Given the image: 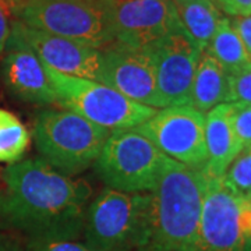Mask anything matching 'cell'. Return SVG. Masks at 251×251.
I'll return each instance as SVG.
<instances>
[{
    "label": "cell",
    "instance_id": "6da1fadb",
    "mask_svg": "<svg viewBox=\"0 0 251 251\" xmlns=\"http://www.w3.org/2000/svg\"><path fill=\"white\" fill-rule=\"evenodd\" d=\"M0 177V230L27 243L81 240L94 197L88 181L62 175L42 158L9 165Z\"/></svg>",
    "mask_w": 251,
    "mask_h": 251
},
{
    "label": "cell",
    "instance_id": "7a4b0ae2",
    "mask_svg": "<svg viewBox=\"0 0 251 251\" xmlns=\"http://www.w3.org/2000/svg\"><path fill=\"white\" fill-rule=\"evenodd\" d=\"M206 176L201 169L168 159L152 191V212L135 251H196L200 240Z\"/></svg>",
    "mask_w": 251,
    "mask_h": 251
},
{
    "label": "cell",
    "instance_id": "3957f363",
    "mask_svg": "<svg viewBox=\"0 0 251 251\" xmlns=\"http://www.w3.org/2000/svg\"><path fill=\"white\" fill-rule=\"evenodd\" d=\"M152 212V193L103 188L91 200L80 242L91 251H135Z\"/></svg>",
    "mask_w": 251,
    "mask_h": 251
},
{
    "label": "cell",
    "instance_id": "277c9868",
    "mask_svg": "<svg viewBox=\"0 0 251 251\" xmlns=\"http://www.w3.org/2000/svg\"><path fill=\"white\" fill-rule=\"evenodd\" d=\"M109 134L110 130L67 109L42 110L32 125L39 158L54 171L72 177L94 165Z\"/></svg>",
    "mask_w": 251,
    "mask_h": 251
},
{
    "label": "cell",
    "instance_id": "5b68a950",
    "mask_svg": "<svg viewBox=\"0 0 251 251\" xmlns=\"http://www.w3.org/2000/svg\"><path fill=\"white\" fill-rule=\"evenodd\" d=\"M14 20L103 49L115 42L112 0H7Z\"/></svg>",
    "mask_w": 251,
    "mask_h": 251
},
{
    "label": "cell",
    "instance_id": "8992f818",
    "mask_svg": "<svg viewBox=\"0 0 251 251\" xmlns=\"http://www.w3.org/2000/svg\"><path fill=\"white\" fill-rule=\"evenodd\" d=\"M168 159L134 128H119L110 131L92 166L108 188L123 193H152Z\"/></svg>",
    "mask_w": 251,
    "mask_h": 251
},
{
    "label": "cell",
    "instance_id": "52a82bcc",
    "mask_svg": "<svg viewBox=\"0 0 251 251\" xmlns=\"http://www.w3.org/2000/svg\"><path fill=\"white\" fill-rule=\"evenodd\" d=\"M45 69L56 92L57 105L110 131L134 128L158 110L126 98L120 92L98 81Z\"/></svg>",
    "mask_w": 251,
    "mask_h": 251
},
{
    "label": "cell",
    "instance_id": "ba28073f",
    "mask_svg": "<svg viewBox=\"0 0 251 251\" xmlns=\"http://www.w3.org/2000/svg\"><path fill=\"white\" fill-rule=\"evenodd\" d=\"M196 251H251V193L236 190L224 176L206 177Z\"/></svg>",
    "mask_w": 251,
    "mask_h": 251
},
{
    "label": "cell",
    "instance_id": "9c48e42d",
    "mask_svg": "<svg viewBox=\"0 0 251 251\" xmlns=\"http://www.w3.org/2000/svg\"><path fill=\"white\" fill-rule=\"evenodd\" d=\"M163 155L190 168L204 169L206 163L205 115L190 105L158 109L134 127Z\"/></svg>",
    "mask_w": 251,
    "mask_h": 251
},
{
    "label": "cell",
    "instance_id": "30bf717a",
    "mask_svg": "<svg viewBox=\"0 0 251 251\" xmlns=\"http://www.w3.org/2000/svg\"><path fill=\"white\" fill-rule=\"evenodd\" d=\"M147 49L152 57L162 108L190 105L191 87L202 50L181 27Z\"/></svg>",
    "mask_w": 251,
    "mask_h": 251
},
{
    "label": "cell",
    "instance_id": "8fae6325",
    "mask_svg": "<svg viewBox=\"0 0 251 251\" xmlns=\"http://www.w3.org/2000/svg\"><path fill=\"white\" fill-rule=\"evenodd\" d=\"M10 35L31 48L48 69L102 82L103 57L100 49L28 27L17 20L11 24Z\"/></svg>",
    "mask_w": 251,
    "mask_h": 251
},
{
    "label": "cell",
    "instance_id": "7c38bea8",
    "mask_svg": "<svg viewBox=\"0 0 251 251\" xmlns=\"http://www.w3.org/2000/svg\"><path fill=\"white\" fill-rule=\"evenodd\" d=\"M115 42L147 49L181 27L173 0H112Z\"/></svg>",
    "mask_w": 251,
    "mask_h": 251
},
{
    "label": "cell",
    "instance_id": "4fadbf2b",
    "mask_svg": "<svg viewBox=\"0 0 251 251\" xmlns=\"http://www.w3.org/2000/svg\"><path fill=\"white\" fill-rule=\"evenodd\" d=\"M102 50V84L126 98L153 109H162L153 62L148 49L113 42Z\"/></svg>",
    "mask_w": 251,
    "mask_h": 251
},
{
    "label": "cell",
    "instance_id": "5bb4252c",
    "mask_svg": "<svg viewBox=\"0 0 251 251\" xmlns=\"http://www.w3.org/2000/svg\"><path fill=\"white\" fill-rule=\"evenodd\" d=\"M1 62V80L14 98L34 106L57 105L45 66L32 49L10 35Z\"/></svg>",
    "mask_w": 251,
    "mask_h": 251
},
{
    "label": "cell",
    "instance_id": "9a60e30c",
    "mask_svg": "<svg viewBox=\"0 0 251 251\" xmlns=\"http://www.w3.org/2000/svg\"><path fill=\"white\" fill-rule=\"evenodd\" d=\"M206 177L224 176L232 162L240 155L243 145L234 133L232 123V102L221 103L205 115Z\"/></svg>",
    "mask_w": 251,
    "mask_h": 251
},
{
    "label": "cell",
    "instance_id": "2e32d148",
    "mask_svg": "<svg viewBox=\"0 0 251 251\" xmlns=\"http://www.w3.org/2000/svg\"><path fill=\"white\" fill-rule=\"evenodd\" d=\"M227 102H232L229 72L212 54L204 50L193 81L190 106L205 113Z\"/></svg>",
    "mask_w": 251,
    "mask_h": 251
},
{
    "label": "cell",
    "instance_id": "e0dca14e",
    "mask_svg": "<svg viewBox=\"0 0 251 251\" xmlns=\"http://www.w3.org/2000/svg\"><path fill=\"white\" fill-rule=\"evenodd\" d=\"M180 25L204 52L221 20L224 18L214 0H173Z\"/></svg>",
    "mask_w": 251,
    "mask_h": 251
},
{
    "label": "cell",
    "instance_id": "ac0fdd59",
    "mask_svg": "<svg viewBox=\"0 0 251 251\" xmlns=\"http://www.w3.org/2000/svg\"><path fill=\"white\" fill-rule=\"evenodd\" d=\"M205 50L212 54L229 74L251 66L250 54L229 18L224 17L221 20Z\"/></svg>",
    "mask_w": 251,
    "mask_h": 251
},
{
    "label": "cell",
    "instance_id": "d6986e66",
    "mask_svg": "<svg viewBox=\"0 0 251 251\" xmlns=\"http://www.w3.org/2000/svg\"><path fill=\"white\" fill-rule=\"evenodd\" d=\"M31 143V134L14 113L0 109V163L23 161Z\"/></svg>",
    "mask_w": 251,
    "mask_h": 251
},
{
    "label": "cell",
    "instance_id": "ffe728a7",
    "mask_svg": "<svg viewBox=\"0 0 251 251\" xmlns=\"http://www.w3.org/2000/svg\"><path fill=\"white\" fill-rule=\"evenodd\" d=\"M225 180L239 191L251 193V147L243 150L224 175Z\"/></svg>",
    "mask_w": 251,
    "mask_h": 251
},
{
    "label": "cell",
    "instance_id": "44dd1931",
    "mask_svg": "<svg viewBox=\"0 0 251 251\" xmlns=\"http://www.w3.org/2000/svg\"><path fill=\"white\" fill-rule=\"evenodd\" d=\"M232 123L243 150L251 147V103L232 102Z\"/></svg>",
    "mask_w": 251,
    "mask_h": 251
},
{
    "label": "cell",
    "instance_id": "7402d4cb",
    "mask_svg": "<svg viewBox=\"0 0 251 251\" xmlns=\"http://www.w3.org/2000/svg\"><path fill=\"white\" fill-rule=\"evenodd\" d=\"M232 102L251 103V66L229 74Z\"/></svg>",
    "mask_w": 251,
    "mask_h": 251
},
{
    "label": "cell",
    "instance_id": "603a6c76",
    "mask_svg": "<svg viewBox=\"0 0 251 251\" xmlns=\"http://www.w3.org/2000/svg\"><path fill=\"white\" fill-rule=\"evenodd\" d=\"M25 251H91L80 240L75 242H28Z\"/></svg>",
    "mask_w": 251,
    "mask_h": 251
},
{
    "label": "cell",
    "instance_id": "cb8c5ba5",
    "mask_svg": "<svg viewBox=\"0 0 251 251\" xmlns=\"http://www.w3.org/2000/svg\"><path fill=\"white\" fill-rule=\"evenodd\" d=\"M11 9L7 0H0V54L6 50V46L9 42L10 34H11V24L13 21L10 20Z\"/></svg>",
    "mask_w": 251,
    "mask_h": 251
},
{
    "label": "cell",
    "instance_id": "d4e9b609",
    "mask_svg": "<svg viewBox=\"0 0 251 251\" xmlns=\"http://www.w3.org/2000/svg\"><path fill=\"white\" fill-rule=\"evenodd\" d=\"M219 7L233 17H244L251 14V0H215Z\"/></svg>",
    "mask_w": 251,
    "mask_h": 251
},
{
    "label": "cell",
    "instance_id": "484cf974",
    "mask_svg": "<svg viewBox=\"0 0 251 251\" xmlns=\"http://www.w3.org/2000/svg\"><path fill=\"white\" fill-rule=\"evenodd\" d=\"M27 242L17 233L0 230V251H25Z\"/></svg>",
    "mask_w": 251,
    "mask_h": 251
},
{
    "label": "cell",
    "instance_id": "4316f807",
    "mask_svg": "<svg viewBox=\"0 0 251 251\" xmlns=\"http://www.w3.org/2000/svg\"><path fill=\"white\" fill-rule=\"evenodd\" d=\"M230 21L233 24L234 29L237 31V34L242 38L243 44L251 57V14L244 16V17H234Z\"/></svg>",
    "mask_w": 251,
    "mask_h": 251
},
{
    "label": "cell",
    "instance_id": "83f0119b",
    "mask_svg": "<svg viewBox=\"0 0 251 251\" xmlns=\"http://www.w3.org/2000/svg\"><path fill=\"white\" fill-rule=\"evenodd\" d=\"M0 173H1V171H0ZM0 186H1V177H0Z\"/></svg>",
    "mask_w": 251,
    "mask_h": 251
},
{
    "label": "cell",
    "instance_id": "f1b7e54d",
    "mask_svg": "<svg viewBox=\"0 0 251 251\" xmlns=\"http://www.w3.org/2000/svg\"><path fill=\"white\" fill-rule=\"evenodd\" d=\"M214 1H215V0H214Z\"/></svg>",
    "mask_w": 251,
    "mask_h": 251
}]
</instances>
